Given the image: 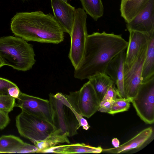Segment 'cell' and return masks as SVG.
I'll list each match as a JSON object with an SVG mask.
<instances>
[{
    "label": "cell",
    "instance_id": "obj_1",
    "mask_svg": "<svg viewBox=\"0 0 154 154\" xmlns=\"http://www.w3.org/2000/svg\"><path fill=\"white\" fill-rule=\"evenodd\" d=\"M128 45L121 35L105 31L88 35L82 58L74 70V77L82 80L99 73H105L109 62L126 50Z\"/></svg>",
    "mask_w": 154,
    "mask_h": 154
},
{
    "label": "cell",
    "instance_id": "obj_2",
    "mask_svg": "<svg viewBox=\"0 0 154 154\" xmlns=\"http://www.w3.org/2000/svg\"><path fill=\"white\" fill-rule=\"evenodd\" d=\"M10 26L15 36L27 41L57 44L64 39V32L54 16L41 11L17 13Z\"/></svg>",
    "mask_w": 154,
    "mask_h": 154
},
{
    "label": "cell",
    "instance_id": "obj_3",
    "mask_svg": "<svg viewBox=\"0 0 154 154\" xmlns=\"http://www.w3.org/2000/svg\"><path fill=\"white\" fill-rule=\"evenodd\" d=\"M52 124L55 130L66 136L71 137L78 134L81 126L87 130L90 126L87 120L72 108L65 95L60 93L49 94Z\"/></svg>",
    "mask_w": 154,
    "mask_h": 154
},
{
    "label": "cell",
    "instance_id": "obj_4",
    "mask_svg": "<svg viewBox=\"0 0 154 154\" xmlns=\"http://www.w3.org/2000/svg\"><path fill=\"white\" fill-rule=\"evenodd\" d=\"M35 56L33 46L24 39L12 36L0 38V58L5 65L26 71L35 64Z\"/></svg>",
    "mask_w": 154,
    "mask_h": 154
},
{
    "label": "cell",
    "instance_id": "obj_5",
    "mask_svg": "<svg viewBox=\"0 0 154 154\" xmlns=\"http://www.w3.org/2000/svg\"><path fill=\"white\" fill-rule=\"evenodd\" d=\"M16 125L20 135L33 143L45 140L55 130L49 122L22 110L16 118Z\"/></svg>",
    "mask_w": 154,
    "mask_h": 154
},
{
    "label": "cell",
    "instance_id": "obj_6",
    "mask_svg": "<svg viewBox=\"0 0 154 154\" xmlns=\"http://www.w3.org/2000/svg\"><path fill=\"white\" fill-rule=\"evenodd\" d=\"M86 13L81 8L75 9L74 20L70 34V47L68 57L74 69L79 64L84 52L88 35Z\"/></svg>",
    "mask_w": 154,
    "mask_h": 154
},
{
    "label": "cell",
    "instance_id": "obj_7",
    "mask_svg": "<svg viewBox=\"0 0 154 154\" xmlns=\"http://www.w3.org/2000/svg\"><path fill=\"white\" fill-rule=\"evenodd\" d=\"M65 95L73 109L83 117L89 118L98 111L100 103L89 81L79 91Z\"/></svg>",
    "mask_w": 154,
    "mask_h": 154
},
{
    "label": "cell",
    "instance_id": "obj_8",
    "mask_svg": "<svg viewBox=\"0 0 154 154\" xmlns=\"http://www.w3.org/2000/svg\"><path fill=\"white\" fill-rule=\"evenodd\" d=\"M137 114L146 123L154 122V77L142 83L131 100Z\"/></svg>",
    "mask_w": 154,
    "mask_h": 154
},
{
    "label": "cell",
    "instance_id": "obj_9",
    "mask_svg": "<svg viewBox=\"0 0 154 154\" xmlns=\"http://www.w3.org/2000/svg\"><path fill=\"white\" fill-rule=\"evenodd\" d=\"M147 45L142 51L136 60L129 68L124 69V86L126 98L131 100L136 95L142 83V67Z\"/></svg>",
    "mask_w": 154,
    "mask_h": 154
},
{
    "label": "cell",
    "instance_id": "obj_10",
    "mask_svg": "<svg viewBox=\"0 0 154 154\" xmlns=\"http://www.w3.org/2000/svg\"><path fill=\"white\" fill-rule=\"evenodd\" d=\"M16 99L17 103L16 106L20 107L22 111L45 120L52 124L51 111L49 100L21 92Z\"/></svg>",
    "mask_w": 154,
    "mask_h": 154
},
{
    "label": "cell",
    "instance_id": "obj_11",
    "mask_svg": "<svg viewBox=\"0 0 154 154\" xmlns=\"http://www.w3.org/2000/svg\"><path fill=\"white\" fill-rule=\"evenodd\" d=\"M126 25L129 31L138 32L149 37L154 35V0H149L144 8Z\"/></svg>",
    "mask_w": 154,
    "mask_h": 154
},
{
    "label": "cell",
    "instance_id": "obj_12",
    "mask_svg": "<svg viewBox=\"0 0 154 154\" xmlns=\"http://www.w3.org/2000/svg\"><path fill=\"white\" fill-rule=\"evenodd\" d=\"M123 51L114 57L108 63L105 73L112 79L115 85L119 97L126 98L124 86V69L126 52Z\"/></svg>",
    "mask_w": 154,
    "mask_h": 154
},
{
    "label": "cell",
    "instance_id": "obj_13",
    "mask_svg": "<svg viewBox=\"0 0 154 154\" xmlns=\"http://www.w3.org/2000/svg\"><path fill=\"white\" fill-rule=\"evenodd\" d=\"M54 16L64 32L70 34L73 25L75 9L61 0H51Z\"/></svg>",
    "mask_w": 154,
    "mask_h": 154
},
{
    "label": "cell",
    "instance_id": "obj_14",
    "mask_svg": "<svg viewBox=\"0 0 154 154\" xmlns=\"http://www.w3.org/2000/svg\"><path fill=\"white\" fill-rule=\"evenodd\" d=\"M129 32V41L124 66L127 68L131 67L142 51L147 45L149 38L151 37L138 32Z\"/></svg>",
    "mask_w": 154,
    "mask_h": 154
},
{
    "label": "cell",
    "instance_id": "obj_15",
    "mask_svg": "<svg viewBox=\"0 0 154 154\" xmlns=\"http://www.w3.org/2000/svg\"><path fill=\"white\" fill-rule=\"evenodd\" d=\"M153 137V130L150 127L141 131L133 138L119 145L118 147L103 149L102 152L117 154L139 149L150 142Z\"/></svg>",
    "mask_w": 154,
    "mask_h": 154
},
{
    "label": "cell",
    "instance_id": "obj_16",
    "mask_svg": "<svg viewBox=\"0 0 154 154\" xmlns=\"http://www.w3.org/2000/svg\"><path fill=\"white\" fill-rule=\"evenodd\" d=\"M102 150L103 149L100 146L95 147L84 143H77L55 146L45 151V152L60 154L99 153L102 152Z\"/></svg>",
    "mask_w": 154,
    "mask_h": 154
},
{
    "label": "cell",
    "instance_id": "obj_17",
    "mask_svg": "<svg viewBox=\"0 0 154 154\" xmlns=\"http://www.w3.org/2000/svg\"><path fill=\"white\" fill-rule=\"evenodd\" d=\"M149 0H122L121 16L127 23L130 22L145 6Z\"/></svg>",
    "mask_w": 154,
    "mask_h": 154
},
{
    "label": "cell",
    "instance_id": "obj_18",
    "mask_svg": "<svg viewBox=\"0 0 154 154\" xmlns=\"http://www.w3.org/2000/svg\"><path fill=\"white\" fill-rule=\"evenodd\" d=\"M154 77V35L150 37L143 62L141 76L142 83Z\"/></svg>",
    "mask_w": 154,
    "mask_h": 154
},
{
    "label": "cell",
    "instance_id": "obj_19",
    "mask_svg": "<svg viewBox=\"0 0 154 154\" xmlns=\"http://www.w3.org/2000/svg\"><path fill=\"white\" fill-rule=\"evenodd\" d=\"M100 104L109 87L114 84L111 78L105 73H99L89 78Z\"/></svg>",
    "mask_w": 154,
    "mask_h": 154
},
{
    "label": "cell",
    "instance_id": "obj_20",
    "mask_svg": "<svg viewBox=\"0 0 154 154\" xmlns=\"http://www.w3.org/2000/svg\"><path fill=\"white\" fill-rule=\"evenodd\" d=\"M70 143L67 137L57 130L55 131L45 140L33 143L38 149V152H45L46 150L60 143Z\"/></svg>",
    "mask_w": 154,
    "mask_h": 154
},
{
    "label": "cell",
    "instance_id": "obj_21",
    "mask_svg": "<svg viewBox=\"0 0 154 154\" xmlns=\"http://www.w3.org/2000/svg\"><path fill=\"white\" fill-rule=\"evenodd\" d=\"M25 143L13 135H4L0 137V153H16Z\"/></svg>",
    "mask_w": 154,
    "mask_h": 154
},
{
    "label": "cell",
    "instance_id": "obj_22",
    "mask_svg": "<svg viewBox=\"0 0 154 154\" xmlns=\"http://www.w3.org/2000/svg\"><path fill=\"white\" fill-rule=\"evenodd\" d=\"M83 9L93 19L97 21L102 17L104 8L101 0H80Z\"/></svg>",
    "mask_w": 154,
    "mask_h": 154
},
{
    "label": "cell",
    "instance_id": "obj_23",
    "mask_svg": "<svg viewBox=\"0 0 154 154\" xmlns=\"http://www.w3.org/2000/svg\"><path fill=\"white\" fill-rule=\"evenodd\" d=\"M131 102V100L127 98H117L114 100L111 110L108 113L113 115L128 111Z\"/></svg>",
    "mask_w": 154,
    "mask_h": 154
},
{
    "label": "cell",
    "instance_id": "obj_24",
    "mask_svg": "<svg viewBox=\"0 0 154 154\" xmlns=\"http://www.w3.org/2000/svg\"><path fill=\"white\" fill-rule=\"evenodd\" d=\"M16 104L15 99L10 95L0 96V109L9 113L13 110Z\"/></svg>",
    "mask_w": 154,
    "mask_h": 154
},
{
    "label": "cell",
    "instance_id": "obj_25",
    "mask_svg": "<svg viewBox=\"0 0 154 154\" xmlns=\"http://www.w3.org/2000/svg\"><path fill=\"white\" fill-rule=\"evenodd\" d=\"M115 85V84H114L109 87L100 102V105H101L106 101L110 100H115L117 98L118 93Z\"/></svg>",
    "mask_w": 154,
    "mask_h": 154
},
{
    "label": "cell",
    "instance_id": "obj_26",
    "mask_svg": "<svg viewBox=\"0 0 154 154\" xmlns=\"http://www.w3.org/2000/svg\"><path fill=\"white\" fill-rule=\"evenodd\" d=\"M17 85L9 80L0 77V96L3 95H9L10 89Z\"/></svg>",
    "mask_w": 154,
    "mask_h": 154
},
{
    "label": "cell",
    "instance_id": "obj_27",
    "mask_svg": "<svg viewBox=\"0 0 154 154\" xmlns=\"http://www.w3.org/2000/svg\"><path fill=\"white\" fill-rule=\"evenodd\" d=\"M38 149L35 145L25 142L17 151L16 153H38Z\"/></svg>",
    "mask_w": 154,
    "mask_h": 154
},
{
    "label": "cell",
    "instance_id": "obj_28",
    "mask_svg": "<svg viewBox=\"0 0 154 154\" xmlns=\"http://www.w3.org/2000/svg\"><path fill=\"white\" fill-rule=\"evenodd\" d=\"M10 121L8 113L0 109V129H4L8 125Z\"/></svg>",
    "mask_w": 154,
    "mask_h": 154
},
{
    "label": "cell",
    "instance_id": "obj_29",
    "mask_svg": "<svg viewBox=\"0 0 154 154\" xmlns=\"http://www.w3.org/2000/svg\"><path fill=\"white\" fill-rule=\"evenodd\" d=\"M114 100H110L106 101L101 105H100L98 111L108 113L111 110L112 105Z\"/></svg>",
    "mask_w": 154,
    "mask_h": 154
},
{
    "label": "cell",
    "instance_id": "obj_30",
    "mask_svg": "<svg viewBox=\"0 0 154 154\" xmlns=\"http://www.w3.org/2000/svg\"><path fill=\"white\" fill-rule=\"evenodd\" d=\"M112 143L115 148H117L120 145V142L119 140L116 138H114L112 140Z\"/></svg>",
    "mask_w": 154,
    "mask_h": 154
},
{
    "label": "cell",
    "instance_id": "obj_31",
    "mask_svg": "<svg viewBox=\"0 0 154 154\" xmlns=\"http://www.w3.org/2000/svg\"><path fill=\"white\" fill-rule=\"evenodd\" d=\"M5 66V65L1 60V59L0 58V68H1L2 66Z\"/></svg>",
    "mask_w": 154,
    "mask_h": 154
},
{
    "label": "cell",
    "instance_id": "obj_32",
    "mask_svg": "<svg viewBox=\"0 0 154 154\" xmlns=\"http://www.w3.org/2000/svg\"><path fill=\"white\" fill-rule=\"evenodd\" d=\"M62 1H63L64 2H68V0H61Z\"/></svg>",
    "mask_w": 154,
    "mask_h": 154
},
{
    "label": "cell",
    "instance_id": "obj_33",
    "mask_svg": "<svg viewBox=\"0 0 154 154\" xmlns=\"http://www.w3.org/2000/svg\"></svg>",
    "mask_w": 154,
    "mask_h": 154
}]
</instances>
